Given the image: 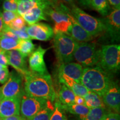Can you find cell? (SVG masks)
<instances>
[{"label":"cell","mask_w":120,"mask_h":120,"mask_svg":"<svg viewBox=\"0 0 120 120\" xmlns=\"http://www.w3.org/2000/svg\"><path fill=\"white\" fill-rule=\"evenodd\" d=\"M24 91L30 96L44 98L51 102L56 100L57 94L51 76L49 73L41 75L30 71L23 76Z\"/></svg>","instance_id":"obj_1"},{"label":"cell","mask_w":120,"mask_h":120,"mask_svg":"<svg viewBox=\"0 0 120 120\" xmlns=\"http://www.w3.org/2000/svg\"><path fill=\"white\" fill-rule=\"evenodd\" d=\"M113 80V75L96 65L83 68L81 83L88 91L102 96Z\"/></svg>","instance_id":"obj_2"},{"label":"cell","mask_w":120,"mask_h":120,"mask_svg":"<svg viewBox=\"0 0 120 120\" xmlns=\"http://www.w3.org/2000/svg\"><path fill=\"white\" fill-rule=\"evenodd\" d=\"M78 45L79 43L70 36L62 33L55 34L53 47L60 64L71 62Z\"/></svg>","instance_id":"obj_3"},{"label":"cell","mask_w":120,"mask_h":120,"mask_svg":"<svg viewBox=\"0 0 120 120\" xmlns=\"http://www.w3.org/2000/svg\"><path fill=\"white\" fill-rule=\"evenodd\" d=\"M70 10L76 21L90 35L94 37L104 32L105 26L101 19L87 14L76 5L71 7Z\"/></svg>","instance_id":"obj_4"},{"label":"cell","mask_w":120,"mask_h":120,"mask_svg":"<svg viewBox=\"0 0 120 120\" xmlns=\"http://www.w3.org/2000/svg\"><path fill=\"white\" fill-rule=\"evenodd\" d=\"M99 66L107 72L113 75L120 68V45L111 44L103 45L100 52Z\"/></svg>","instance_id":"obj_5"},{"label":"cell","mask_w":120,"mask_h":120,"mask_svg":"<svg viewBox=\"0 0 120 120\" xmlns=\"http://www.w3.org/2000/svg\"><path fill=\"white\" fill-rule=\"evenodd\" d=\"M101 49H97L95 43H79L73 54V59L84 68L91 67L98 64Z\"/></svg>","instance_id":"obj_6"},{"label":"cell","mask_w":120,"mask_h":120,"mask_svg":"<svg viewBox=\"0 0 120 120\" xmlns=\"http://www.w3.org/2000/svg\"><path fill=\"white\" fill-rule=\"evenodd\" d=\"M51 101L44 98L30 96L24 94L21 98L19 115L25 120H30Z\"/></svg>","instance_id":"obj_7"},{"label":"cell","mask_w":120,"mask_h":120,"mask_svg":"<svg viewBox=\"0 0 120 120\" xmlns=\"http://www.w3.org/2000/svg\"><path fill=\"white\" fill-rule=\"evenodd\" d=\"M0 90L4 98H21L25 94L23 76L16 71H12Z\"/></svg>","instance_id":"obj_8"},{"label":"cell","mask_w":120,"mask_h":120,"mask_svg":"<svg viewBox=\"0 0 120 120\" xmlns=\"http://www.w3.org/2000/svg\"><path fill=\"white\" fill-rule=\"evenodd\" d=\"M105 34L112 42H119L120 36V8H114L107 16L101 19Z\"/></svg>","instance_id":"obj_9"},{"label":"cell","mask_w":120,"mask_h":120,"mask_svg":"<svg viewBox=\"0 0 120 120\" xmlns=\"http://www.w3.org/2000/svg\"><path fill=\"white\" fill-rule=\"evenodd\" d=\"M103 103L110 111L120 112V89L117 81L113 80L102 96Z\"/></svg>","instance_id":"obj_10"},{"label":"cell","mask_w":120,"mask_h":120,"mask_svg":"<svg viewBox=\"0 0 120 120\" xmlns=\"http://www.w3.org/2000/svg\"><path fill=\"white\" fill-rule=\"evenodd\" d=\"M26 32L30 38L41 41L51 40L54 36L53 28L45 23H36L27 27Z\"/></svg>","instance_id":"obj_11"},{"label":"cell","mask_w":120,"mask_h":120,"mask_svg":"<svg viewBox=\"0 0 120 120\" xmlns=\"http://www.w3.org/2000/svg\"><path fill=\"white\" fill-rule=\"evenodd\" d=\"M47 51V49H45L39 46L30 55L28 64L31 72L41 75L49 73L44 60L45 54Z\"/></svg>","instance_id":"obj_12"},{"label":"cell","mask_w":120,"mask_h":120,"mask_svg":"<svg viewBox=\"0 0 120 120\" xmlns=\"http://www.w3.org/2000/svg\"><path fill=\"white\" fill-rule=\"evenodd\" d=\"M8 59L9 64L12 66L17 72L24 76L29 72L25 57L17 50H11L6 51Z\"/></svg>","instance_id":"obj_13"},{"label":"cell","mask_w":120,"mask_h":120,"mask_svg":"<svg viewBox=\"0 0 120 120\" xmlns=\"http://www.w3.org/2000/svg\"><path fill=\"white\" fill-rule=\"evenodd\" d=\"M21 98H3L0 103V117L5 118L13 115H19Z\"/></svg>","instance_id":"obj_14"},{"label":"cell","mask_w":120,"mask_h":120,"mask_svg":"<svg viewBox=\"0 0 120 120\" xmlns=\"http://www.w3.org/2000/svg\"><path fill=\"white\" fill-rule=\"evenodd\" d=\"M83 70V67L78 63L70 62L60 64L58 72L71 78L75 82L81 83Z\"/></svg>","instance_id":"obj_15"},{"label":"cell","mask_w":120,"mask_h":120,"mask_svg":"<svg viewBox=\"0 0 120 120\" xmlns=\"http://www.w3.org/2000/svg\"><path fill=\"white\" fill-rule=\"evenodd\" d=\"M51 6H36L25 13L22 17L25 19V22H26L29 25L38 23L39 21L42 20L47 21L48 18L46 11Z\"/></svg>","instance_id":"obj_16"},{"label":"cell","mask_w":120,"mask_h":120,"mask_svg":"<svg viewBox=\"0 0 120 120\" xmlns=\"http://www.w3.org/2000/svg\"><path fill=\"white\" fill-rule=\"evenodd\" d=\"M58 79L60 83L70 88L76 96L84 97L88 92V90L81 83H79L62 73L58 72Z\"/></svg>","instance_id":"obj_17"},{"label":"cell","mask_w":120,"mask_h":120,"mask_svg":"<svg viewBox=\"0 0 120 120\" xmlns=\"http://www.w3.org/2000/svg\"><path fill=\"white\" fill-rule=\"evenodd\" d=\"M52 5L50 0H17V12L19 16H23L36 6L49 7Z\"/></svg>","instance_id":"obj_18"},{"label":"cell","mask_w":120,"mask_h":120,"mask_svg":"<svg viewBox=\"0 0 120 120\" xmlns=\"http://www.w3.org/2000/svg\"><path fill=\"white\" fill-rule=\"evenodd\" d=\"M70 36L79 43L88 42L94 38V37L87 32L75 19L72 21Z\"/></svg>","instance_id":"obj_19"},{"label":"cell","mask_w":120,"mask_h":120,"mask_svg":"<svg viewBox=\"0 0 120 120\" xmlns=\"http://www.w3.org/2000/svg\"><path fill=\"white\" fill-rule=\"evenodd\" d=\"M61 84L58 94L59 102L62 105H70L75 103L76 94L65 85Z\"/></svg>","instance_id":"obj_20"},{"label":"cell","mask_w":120,"mask_h":120,"mask_svg":"<svg viewBox=\"0 0 120 120\" xmlns=\"http://www.w3.org/2000/svg\"><path fill=\"white\" fill-rule=\"evenodd\" d=\"M83 98L85 99V105L89 109L95 107L106 108L102 96L96 93L89 91Z\"/></svg>","instance_id":"obj_21"},{"label":"cell","mask_w":120,"mask_h":120,"mask_svg":"<svg viewBox=\"0 0 120 120\" xmlns=\"http://www.w3.org/2000/svg\"><path fill=\"white\" fill-rule=\"evenodd\" d=\"M111 112L107 108L95 107L89 109L86 116H80L81 120H101L106 114Z\"/></svg>","instance_id":"obj_22"},{"label":"cell","mask_w":120,"mask_h":120,"mask_svg":"<svg viewBox=\"0 0 120 120\" xmlns=\"http://www.w3.org/2000/svg\"><path fill=\"white\" fill-rule=\"evenodd\" d=\"M60 105L64 110L67 111L73 115H79V117L86 116L89 111V109L84 105H77L76 103L70 105H62L61 103Z\"/></svg>","instance_id":"obj_23"},{"label":"cell","mask_w":120,"mask_h":120,"mask_svg":"<svg viewBox=\"0 0 120 120\" xmlns=\"http://www.w3.org/2000/svg\"><path fill=\"white\" fill-rule=\"evenodd\" d=\"M91 7L105 17L110 12L111 7L107 0H92Z\"/></svg>","instance_id":"obj_24"},{"label":"cell","mask_w":120,"mask_h":120,"mask_svg":"<svg viewBox=\"0 0 120 120\" xmlns=\"http://www.w3.org/2000/svg\"><path fill=\"white\" fill-rule=\"evenodd\" d=\"M36 45L31 40H20L16 50L19 51L25 57L31 55L35 50Z\"/></svg>","instance_id":"obj_25"},{"label":"cell","mask_w":120,"mask_h":120,"mask_svg":"<svg viewBox=\"0 0 120 120\" xmlns=\"http://www.w3.org/2000/svg\"><path fill=\"white\" fill-rule=\"evenodd\" d=\"M19 41L12 38L0 36V49L5 51L14 49L16 50L19 46Z\"/></svg>","instance_id":"obj_26"},{"label":"cell","mask_w":120,"mask_h":120,"mask_svg":"<svg viewBox=\"0 0 120 120\" xmlns=\"http://www.w3.org/2000/svg\"><path fill=\"white\" fill-rule=\"evenodd\" d=\"M54 111V107L51 105V102L30 120H49Z\"/></svg>","instance_id":"obj_27"},{"label":"cell","mask_w":120,"mask_h":120,"mask_svg":"<svg viewBox=\"0 0 120 120\" xmlns=\"http://www.w3.org/2000/svg\"><path fill=\"white\" fill-rule=\"evenodd\" d=\"M71 28V21H62L57 23H55L53 30L54 34L56 33H62L70 36Z\"/></svg>","instance_id":"obj_28"},{"label":"cell","mask_w":120,"mask_h":120,"mask_svg":"<svg viewBox=\"0 0 120 120\" xmlns=\"http://www.w3.org/2000/svg\"><path fill=\"white\" fill-rule=\"evenodd\" d=\"M49 120H67L64 109L61 107L59 102L55 103L54 111Z\"/></svg>","instance_id":"obj_29"},{"label":"cell","mask_w":120,"mask_h":120,"mask_svg":"<svg viewBox=\"0 0 120 120\" xmlns=\"http://www.w3.org/2000/svg\"><path fill=\"white\" fill-rule=\"evenodd\" d=\"M9 27L13 30H23L26 31V22L22 16H17L9 25Z\"/></svg>","instance_id":"obj_30"},{"label":"cell","mask_w":120,"mask_h":120,"mask_svg":"<svg viewBox=\"0 0 120 120\" xmlns=\"http://www.w3.org/2000/svg\"><path fill=\"white\" fill-rule=\"evenodd\" d=\"M2 19L4 25L6 26H9L12 21L19 16L17 12H14L11 11H4L2 13Z\"/></svg>","instance_id":"obj_31"},{"label":"cell","mask_w":120,"mask_h":120,"mask_svg":"<svg viewBox=\"0 0 120 120\" xmlns=\"http://www.w3.org/2000/svg\"><path fill=\"white\" fill-rule=\"evenodd\" d=\"M2 7L4 11L17 12V0H4Z\"/></svg>","instance_id":"obj_32"},{"label":"cell","mask_w":120,"mask_h":120,"mask_svg":"<svg viewBox=\"0 0 120 120\" xmlns=\"http://www.w3.org/2000/svg\"><path fill=\"white\" fill-rule=\"evenodd\" d=\"M10 76V72L7 66L0 70V83L4 84L8 80Z\"/></svg>","instance_id":"obj_33"},{"label":"cell","mask_w":120,"mask_h":120,"mask_svg":"<svg viewBox=\"0 0 120 120\" xmlns=\"http://www.w3.org/2000/svg\"><path fill=\"white\" fill-rule=\"evenodd\" d=\"M11 31L17 35L20 40H31L28 34L27 33L26 31H23V30H13L11 29Z\"/></svg>","instance_id":"obj_34"},{"label":"cell","mask_w":120,"mask_h":120,"mask_svg":"<svg viewBox=\"0 0 120 120\" xmlns=\"http://www.w3.org/2000/svg\"><path fill=\"white\" fill-rule=\"evenodd\" d=\"M101 120H120V114L113 112H109Z\"/></svg>","instance_id":"obj_35"},{"label":"cell","mask_w":120,"mask_h":120,"mask_svg":"<svg viewBox=\"0 0 120 120\" xmlns=\"http://www.w3.org/2000/svg\"><path fill=\"white\" fill-rule=\"evenodd\" d=\"M0 64L4 66H7L10 65L8 57L6 54L5 51L2 50L0 52Z\"/></svg>","instance_id":"obj_36"},{"label":"cell","mask_w":120,"mask_h":120,"mask_svg":"<svg viewBox=\"0 0 120 120\" xmlns=\"http://www.w3.org/2000/svg\"><path fill=\"white\" fill-rule=\"evenodd\" d=\"M7 26H6L4 25V21L2 19V13L0 12V36L2 35L3 33L4 32Z\"/></svg>","instance_id":"obj_37"},{"label":"cell","mask_w":120,"mask_h":120,"mask_svg":"<svg viewBox=\"0 0 120 120\" xmlns=\"http://www.w3.org/2000/svg\"><path fill=\"white\" fill-rule=\"evenodd\" d=\"M1 120H25L19 115H13V116L7 117L5 118H1Z\"/></svg>","instance_id":"obj_38"},{"label":"cell","mask_w":120,"mask_h":120,"mask_svg":"<svg viewBox=\"0 0 120 120\" xmlns=\"http://www.w3.org/2000/svg\"><path fill=\"white\" fill-rule=\"evenodd\" d=\"M109 4L112 5L114 8H120V0H107Z\"/></svg>","instance_id":"obj_39"},{"label":"cell","mask_w":120,"mask_h":120,"mask_svg":"<svg viewBox=\"0 0 120 120\" xmlns=\"http://www.w3.org/2000/svg\"><path fill=\"white\" fill-rule=\"evenodd\" d=\"M77 1L82 6L87 7V8L91 7V2L92 0H77Z\"/></svg>","instance_id":"obj_40"},{"label":"cell","mask_w":120,"mask_h":120,"mask_svg":"<svg viewBox=\"0 0 120 120\" xmlns=\"http://www.w3.org/2000/svg\"><path fill=\"white\" fill-rule=\"evenodd\" d=\"M75 103L77 105H85V99L83 97L76 96L75 99Z\"/></svg>","instance_id":"obj_41"},{"label":"cell","mask_w":120,"mask_h":120,"mask_svg":"<svg viewBox=\"0 0 120 120\" xmlns=\"http://www.w3.org/2000/svg\"><path fill=\"white\" fill-rule=\"evenodd\" d=\"M63 3H65L67 5L70 6V7H72L73 6L75 5V0H61Z\"/></svg>","instance_id":"obj_42"},{"label":"cell","mask_w":120,"mask_h":120,"mask_svg":"<svg viewBox=\"0 0 120 120\" xmlns=\"http://www.w3.org/2000/svg\"><path fill=\"white\" fill-rule=\"evenodd\" d=\"M50 1H51L54 5H56V4H58L61 1V0H50Z\"/></svg>","instance_id":"obj_43"},{"label":"cell","mask_w":120,"mask_h":120,"mask_svg":"<svg viewBox=\"0 0 120 120\" xmlns=\"http://www.w3.org/2000/svg\"><path fill=\"white\" fill-rule=\"evenodd\" d=\"M3 98H3L2 94H1V90H0V103H1V102L2 101Z\"/></svg>","instance_id":"obj_44"},{"label":"cell","mask_w":120,"mask_h":120,"mask_svg":"<svg viewBox=\"0 0 120 120\" xmlns=\"http://www.w3.org/2000/svg\"><path fill=\"white\" fill-rule=\"evenodd\" d=\"M4 67H6V66H2L1 65V64H0V70H1L2 69L4 68Z\"/></svg>","instance_id":"obj_45"},{"label":"cell","mask_w":120,"mask_h":120,"mask_svg":"<svg viewBox=\"0 0 120 120\" xmlns=\"http://www.w3.org/2000/svg\"><path fill=\"white\" fill-rule=\"evenodd\" d=\"M2 49H0V52H1V51H2Z\"/></svg>","instance_id":"obj_46"},{"label":"cell","mask_w":120,"mask_h":120,"mask_svg":"<svg viewBox=\"0 0 120 120\" xmlns=\"http://www.w3.org/2000/svg\"><path fill=\"white\" fill-rule=\"evenodd\" d=\"M1 0H0V3H1Z\"/></svg>","instance_id":"obj_47"},{"label":"cell","mask_w":120,"mask_h":120,"mask_svg":"<svg viewBox=\"0 0 120 120\" xmlns=\"http://www.w3.org/2000/svg\"><path fill=\"white\" fill-rule=\"evenodd\" d=\"M1 117H0V120H1Z\"/></svg>","instance_id":"obj_48"},{"label":"cell","mask_w":120,"mask_h":120,"mask_svg":"<svg viewBox=\"0 0 120 120\" xmlns=\"http://www.w3.org/2000/svg\"></svg>","instance_id":"obj_49"}]
</instances>
